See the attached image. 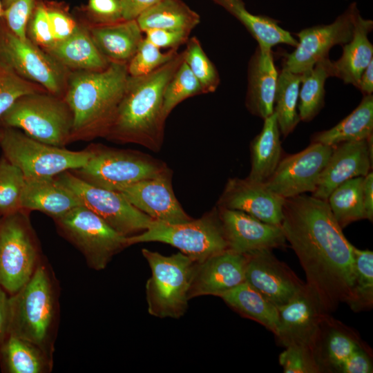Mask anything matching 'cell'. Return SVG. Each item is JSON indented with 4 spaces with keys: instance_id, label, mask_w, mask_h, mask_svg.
<instances>
[{
    "instance_id": "cell-1",
    "label": "cell",
    "mask_w": 373,
    "mask_h": 373,
    "mask_svg": "<svg viewBox=\"0 0 373 373\" xmlns=\"http://www.w3.org/2000/svg\"><path fill=\"white\" fill-rule=\"evenodd\" d=\"M280 227L323 310L331 312L347 303L354 281V246L327 200L305 193L285 198Z\"/></svg>"
},
{
    "instance_id": "cell-2",
    "label": "cell",
    "mask_w": 373,
    "mask_h": 373,
    "mask_svg": "<svg viewBox=\"0 0 373 373\" xmlns=\"http://www.w3.org/2000/svg\"><path fill=\"white\" fill-rule=\"evenodd\" d=\"M184 61V50L152 73L128 76L124 93L105 136L119 144H136L158 151L163 143L162 113L166 84Z\"/></svg>"
},
{
    "instance_id": "cell-3",
    "label": "cell",
    "mask_w": 373,
    "mask_h": 373,
    "mask_svg": "<svg viewBox=\"0 0 373 373\" xmlns=\"http://www.w3.org/2000/svg\"><path fill=\"white\" fill-rule=\"evenodd\" d=\"M127 64L109 62L101 70H78L70 78L64 100L73 115L71 142L105 137L128 78Z\"/></svg>"
},
{
    "instance_id": "cell-4",
    "label": "cell",
    "mask_w": 373,
    "mask_h": 373,
    "mask_svg": "<svg viewBox=\"0 0 373 373\" xmlns=\"http://www.w3.org/2000/svg\"><path fill=\"white\" fill-rule=\"evenodd\" d=\"M9 334L30 341L52 355L58 317V288L45 261L30 278L10 295Z\"/></svg>"
},
{
    "instance_id": "cell-5",
    "label": "cell",
    "mask_w": 373,
    "mask_h": 373,
    "mask_svg": "<svg viewBox=\"0 0 373 373\" xmlns=\"http://www.w3.org/2000/svg\"><path fill=\"white\" fill-rule=\"evenodd\" d=\"M0 121L49 145L64 147L71 142L73 113L64 99L52 94L38 91L21 96Z\"/></svg>"
},
{
    "instance_id": "cell-6",
    "label": "cell",
    "mask_w": 373,
    "mask_h": 373,
    "mask_svg": "<svg viewBox=\"0 0 373 373\" xmlns=\"http://www.w3.org/2000/svg\"><path fill=\"white\" fill-rule=\"evenodd\" d=\"M142 253L151 270L146 284L149 313L161 318H180L187 309L196 262L182 252L166 256L143 249Z\"/></svg>"
},
{
    "instance_id": "cell-7",
    "label": "cell",
    "mask_w": 373,
    "mask_h": 373,
    "mask_svg": "<svg viewBox=\"0 0 373 373\" xmlns=\"http://www.w3.org/2000/svg\"><path fill=\"white\" fill-rule=\"evenodd\" d=\"M88 148L91 156L87 163L70 171L97 187L118 191L137 182L170 172L163 162L138 151L95 144Z\"/></svg>"
},
{
    "instance_id": "cell-8",
    "label": "cell",
    "mask_w": 373,
    "mask_h": 373,
    "mask_svg": "<svg viewBox=\"0 0 373 373\" xmlns=\"http://www.w3.org/2000/svg\"><path fill=\"white\" fill-rule=\"evenodd\" d=\"M30 212L20 209L0 218V286L10 295L30 278L42 260Z\"/></svg>"
},
{
    "instance_id": "cell-9",
    "label": "cell",
    "mask_w": 373,
    "mask_h": 373,
    "mask_svg": "<svg viewBox=\"0 0 373 373\" xmlns=\"http://www.w3.org/2000/svg\"><path fill=\"white\" fill-rule=\"evenodd\" d=\"M126 240L128 246L148 242L169 244L196 262L228 249L217 208L200 218L184 222L153 220L147 229Z\"/></svg>"
},
{
    "instance_id": "cell-10",
    "label": "cell",
    "mask_w": 373,
    "mask_h": 373,
    "mask_svg": "<svg viewBox=\"0 0 373 373\" xmlns=\"http://www.w3.org/2000/svg\"><path fill=\"white\" fill-rule=\"evenodd\" d=\"M3 156L18 167L24 178L55 177L84 166L91 156L86 149L74 151L37 141L11 127L0 129Z\"/></svg>"
},
{
    "instance_id": "cell-11",
    "label": "cell",
    "mask_w": 373,
    "mask_h": 373,
    "mask_svg": "<svg viewBox=\"0 0 373 373\" xmlns=\"http://www.w3.org/2000/svg\"><path fill=\"white\" fill-rule=\"evenodd\" d=\"M53 220L60 235L79 249L95 270L104 269L115 254L128 247L126 236L84 205Z\"/></svg>"
},
{
    "instance_id": "cell-12",
    "label": "cell",
    "mask_w": 373,
    "mask_h": 373,
    "mask_svg": "<svg viewBox=\"0 0 373 373\" xmlns=\"http://www.w3.org/2000/svg\"><path fill=\"white\" fill-rule=\"evenodd\" d=\"M55 178L74 192L84 206L126 237L145 231L153 221L118 191L91 185L70 171L62 172Z\"/></svg>"
},
{
    "instance_id": "cell-13",
    "label": "cell",
    "mask_w": 373,
    "mask_h": 373,
    "mask_svg": "<svg viewBox=\"0 0 373 373\" xmlns=\"http://www.w3.org/2000/svg\"><path fill=\"white\" fill-rule=\"evenodd\" d=\"M0 62L3 68L37 83L50 94L58 96L63 90V66L28 38L21 39L10 31L5 32L0 41Z\"/></svg>"
},
{
    "instance_id": "cell-14",
    "label": "cell",
    "mask_w": 373,
    "mask_h": 373,
    "mask_svg": "<svg viewBox=\"0 0 373 373\" xmlns=\"http://www.w3.org/2000/svg\"><path fill=\"white\" fill-rule=\"evenodd\" d=\"M359 12L356 3L353 2L332 23L300 31L297 34L298 44L292 52L286 54L283 68L301 74L328 57L333 46L348 43L352 38L354 21Z\"/></svg>"
},
{
    "instance_id": "cell-15",
    "label": "cell",
    "mask_w": 373,
    "mask_h": 373,
    "mask_svg": "<svg viewBox=\"0 0 373 373\" xmlns=\"http://www.w3.org/2000/svg\"><path fill=\"white\" fill-rule=\"evenodd\" d=\"M333 146L311 143L305 149L282 157L265 185L283 198L313 193Z\"/></svg>"
},
{
    "instance_id": "cell-16",
    "label": "cell",
    "mask_w": 373,
    "mask_h": 373,
    "mask_svg": "<svg viewBox=\"0 0 373 373\" xmlns=\"http://www.w3.org/2000/svg\"><path fill=\"white\" fill-rule=\"evenodd\" d=\"M278 309V326L275 336L281 345L285 347L307 346L315 351L322 325L328 314L306 283Z\"/></svg>"
},
{
    "instance_id": "cell-17",
    "label": "cell",
    "mask_w": 373,
    "mask_h": 373,
    "mask_svg": "<svg viewBox=\"0 0 373 373\" xmlns=\"http://www.w3.org/2000/svg\"><path fill=\"white\" fill-rule=\"evenodd\" d=\"M217 209L228 249L249 255L285 245L280 226L268 224L240 211L220 207Z\"/></svg>"
},
{
    "instance_id": "cell-18",
    "label": "cell",
    "mask_w": 373,
    "mask_h": 373,
    "mask_svg": "<svg viewBox=\"0 0 373 373\" xmlns=\"http://www.w3.org/2000/svg\"><path fill=\"white\" fill-rule=\"evenodd\" d=\"M245 281L278 308L286 304L305 285L269 249L248 255Z\"/></svg>"
},
{
    "instance_id": "cell-19",
    "label": "cell",
    "mask_w": 373,
    "mask_h": 373,
    "mask_svg": "<svg viewBox=\"0 0 373 373\" xmlns=\"http://www.w3.org/2000/svg\"><path fill=\"white\" fill-rule=\"evenodd\" d=\"M171 173L143 180L118 192L135 208L153 220L180 223L191 218L177 200L171 185Z\"/></svg>"
},
{
    "instance_id": "cell-20",
    "label": "cell",
    "mask_w": 373,
    "mask_h": 373,
    "mask_svg": "<svg viewBox=\"0 0 373 373\" xmlns=\"http://www.w3.org/2000/svg\"><path fill=\"white\" fill-rule=\"evenodd\" d=\"M285 198L264 183L247 178H230L218 202V207L245 212L268 224L280 226Z\"/></svg>"
},
{
    "instance_id": "cell-21",
    "label": "cell",
    "mask_w": 373,
    "mask_h": 373,
    "mask_svg": "<svg viewBox=\"0 0 373 373\" xmlns=\"http://www.w3.org/2000/svg\"><path fill=\"white\" fill-rule=\"evenodd\" d=\"M248 255L227 249L201 262H196L189 299L212 295L219 296L245 281Z\"/></svg>"
},
{
    "instance_id": "cell-22",
    "label": "cell",
    "mask_w": 373,
    "mask_h": 373,
    "mask_svg": "<svg viewBox=\"0 0 373 373\" xmlns=\"http://www.w3.org/2000/svg\"><path fill=\"white\" fill-rule=\"evenodd\" d=\"M372 167L367 139L333 146L332 153L312 195L327 200L333 190L341 184L352 178L365 177Z\"/></svg>"
},
{
    "instance_id": "cell-23",
    "label": "cell",
    "mask_w": 373,
    "mask_h": 373,
    "mask_svg": "<svg viewBox=\"0 0 373 373\" xmlns=\"http://www.w3.org/2000/svg\"><path fill=\"white\" fill-rule=\"evenodd\" d=\"M21 208L39 211L52 219L83 205L80 199L55 177L25 178L21 196Z\"/></svg>"
},
{
    "instance_id": "cell-24",
    "label": "cell",
    "mask_w": 373,
    "mask_h": 373,
    "mask_svg": "<svg viewBox=\"0 0 373 373\" xmlns=\"http://www.w3.org/2000/svg\"><path fill=\"white\" fill-rule=\"evenodd\" d=\"M278 77L271 51H262L258 46L248 66L245 104L252 115L265 119L274 113Z\"/></svg>"
},
{
    "instance_id": "cell-25",
    "label": "cell",
    "mask_w": 373,
    "mask_h": 373,
    "mask_svg": "<svg viewBox=\"0 0 373 373\" xmlns=\"http://www.w3.org/2000/svg\"><path fill=\"white\" fill-rule=\"evenodd\" d=\"M136 20L99 24L90 29V35L100 52L109 62L128 64L144 39Z\"/></svg>"
},
{
    "instance_id": "cell-26",
    "label": "cell",
    "mask_w": 373,
    "mask_h": 373,
    "mask_svg": "<svg viewBox=\"0 0 373 373\" xmlns=\"http://www.w3.org/2000/svg\"><path fill=\"white\" fill-rule=\"evenodd\" d=\"M372 29V20L363 18L359 12L354 21L352 39L342 46L341 57L332 61L333 77L358 87L362 73L373 60V46L367 37Z\"/></svg>"
},
{
    "instance_id": "cell-27",
    "label": "cell",
    "mask_w": 373,
    "mask_h": 373,
    "mask_svg": "<svg viewBox=\"0 0 373 373\" xmlns=\"http://www.w3.org/2000/svg\"><path fill=\"white\" fill-rule=\"evenodd\" d=\"M235 17L247 28L262 51H271L277 44L296 47L298 41L278 25V21L264 15L249 12L242 0H212Z\"/></svg>"
},
{
    "instance_id": "cell-28",
    "label": "cell",
    "mask_w": 373,
    "mask_h": 373,
    "mask_svg": "<svg viewBox=\"0 0 373 373\" xmlns=\"http://www.w3.org/2000/svg\"><path fill=\"white\" fill-rule=\"evenodd\" d=\"M46 50L63 66L78 70H101L109 64L90 34L79 26L70 37Z\"/></svg>"
},
{
    "instance_id": "cell-29",
    "label": "cell",
    "mask_w": 373,
    "mask_h": 373,
    "mask_svg": "<svg viewBox=\"0 0 373 373\" xmlns=\"http://www.w3.org/2000/svg\"><path fill=\"white\" fill-rule=\"evenodd\" d=\"M280 132L274 113L264 119L262 128L250 144L251 166L248 179L265 183L282 158Z\"/></svg>"
},
{
    "instance_id": "cell-30",
    "label": "cell",
    "mask_w": 373,
    "mask_h": 373,
    "mask_svg": "<svg viewBox=\"0 0 373 373\" xmlns=\"http://www.w3.org/2000/svg\"><path fill=\"white\" fill-rule=\"evenodd\" d=\"M1 370L7 373H46L52 367V355L37 345L9 334L0 345Z\"/></svg>"
},
{
    "instance_id": "cell-31",
    "label": "cell",
    "mask_w": 373,
    "mask_h": 373,
    "mask_svg": "<svg viewBox=\"0 0 373 373\" xmlns=\"http://www.w3.org/2000/svg\"><path fill=\"white\" fill-rule=\"evenodd\" d=\"M373 133V96L364 95L358 106L334 127L315 133L312 143L335 146L366 140Z\"/></svg>"
},
{
    "instance_id": "cell-32",
    "label": "cell",
    "mask_w": 373,
    "mask_h": 373,
    "mask_svg": "<svg viewBox=\"0 0 373 373\" xmlns=\"http://www.w3.org/2000/svg\"><path fill=\"white\" fill-rule=\"evenodd\" d=\"M220 297L241 316L261 324L274 334L278 326V309L258 290L244 281Z\"/></svg>"
},
{
    "instance_id": "cell-33",
    "label": "cell",
    "mask_w": 373,
    "mask_h": 373,
    "mask_svg": "<svg viewBox=\"0 0 373 373\" xmlns=\"http://www.w3.org/2000/svg\"><path fill=\"white\" fill-rule=\"evenodd\" d=\"M363 346L354 333L333 323L327 316L321 327L316 346V355L323 370L326 367L338 372L343 363L356 350Z\"/></svg>"
},
{
    "instance_id": "cell-34",
    "label": "cell",
    "mask_w": 373,
    "mask_h": 373,
    "mask_svg": "<svg viewBox=\"0 0 373 373\" xmlns=\"http://www.w3.org/2000/svg\"><path fill=\"white\" fill-rule=\"evenodd\" d=\"M136 21L142 32L148 29L191 32L199 24L200 17L182 0H160L142 13Z\"/></svg>"
},
{
    "instance_id": "cell-35",
    "label": "cell",
    "mask_w": 373,
    "mask_h": 373,
    "mask_svg": "<svg viewBox=\"0 0 373 373\" xmlns=\"http://www.w3.org/2000/svg\"><path fill=\"white\" fill-rule=\"evenodd\" d=\"M301 74L298 112L300 120L308 122L319 113L324 106L325 83L328 77H333L332 61L326 57Z\"/></svg>"
},
{
    "instance_id": "cell-36",
    "label": "cell",
    "mask_w": 373,
    "mask_h": 373,
    "mask_svg": "<svg viewBox=\"0 0 373 373\" xmlns=\"http://www.w3.org/2000/svg\"><path fill=\"white\" fill-rule=\"evenodd\" d=\"M301 79L302 74L294 73L283 68L278 77L274 113L280 134L284 137L292 133L300 121L298 102Z\"/></svg>"
},
{
    "instance_id": "cell-37",
    "label": "cell",
    "mask_w": 373,
    "mask_h": 373,
    "mask_svg": "<svg viewBox=\"0 0 373 373\" xmlns=\"http://www.w3.org/2000/svg\"><path fill=\"white\" fill-rule=\"evenodd\" d=\"M363 177L350 179L330 193L327 202L339 226L343 229L350 223L365 219L362 199Z\"/></svg>"
},
{
    "instance_id": "cell-38",
    "label": "cell",
    "mask_w": 373,
    "mask_h": 373,
    "mask_svg": "<svg viewBox=\"0 0 373 373\" xmlns=\"http://www.w3.org/2000/svg\"><path fill=\"white\" fill-rule=\"evenodd\" d=\"M354 281L352 294L347 303L355 312L372 307L373 304V253L353 248Z\"/></svg>"
},
{
    "instance_id": "cell-39",
    "label": "cell",
    "mask_w": 373,
    "mask_h": 373,
    "mask_svg": "<svg viewBox=\"0 0 373 373\" xmlns=\"http://www.w3.org/2000/svg\"><path fill=\"white\" fill-rule=\"evenodd\" d=\"M184 50V61L199 82L203 93H213L220 84L216 68L207 56L199 40L191 37Z\"/></svg>"
},
{
    "instance_id": "cell-40",
    "label": "cell",
    "mask_w": 373,
    "mask_h": 373,
    "mask_svg": "<svg viewBox=\"0 0 373 373\" xmlns=\"http://www.w3.org/2000/svg\"><path fill=\"white\" fill-rule=\"evenodd\" d=\"M203 93L202 88L187 64L183 61L166 86L162 113L165 119L181 102Z\"/></svg>"
},
{
    "instance_id": "cell-41",
    "label": "cell",
    "mask_w": 373,
    "mask_h": 373,
    "mask_svg": "<svg viewBox=\"0 0 373 373\" xmlns=\"http://www.w3.org/2000/svg\"><path fill=\"white\" fill-rule=\"evenodd\" d=\"M25 183L21 171L3 155L0 158V213L1 216L21 208V196Z\"/></svg>"
},
{
    "instance_id": "cell-42",
    "label": "cell",
    "mask_w": 373,
    "mask_h": 373,
    "mask_svg": "<svg viewBox=\"0 0 373 373\" xmlns=\"http://www.w3.org/2000/svg\"><path fill=\"white\" fill-rule=\"evenodd\" d=\"M177 50L170 49L163 52L144 37L137 52L127 64L128 75L136 77L152 73L172 59L178 53Z\"/></svg>"
},
{
    "instance_id": "cell-43",
    "label": "cell",
    "mask_w": 373,
    "mask_h": 373,
    "mask_svg": "<svg viewBox=\"0 0 373 373\" xmlns=\"http://www.w3.org/2000/svg\"><path fill=\"white\" fill-rule=\"evenodd\" d=\"M279 356L285 373H318L323 370L315 351L307 346L290 345Z\"/></svg>"
},
{
    "instance_id": "cell-44",
    "label": "cell",
    "mask_w": 373,
    "mask_h": 373,
    "mask_svg": "<svg viewBox=\"0 0 373 373\" xmlns=\"http://www.w3.org/2000/svg\"><path fill=\"white\" fill-rule=\"evenodd\" d=\"M35 92L38 90L30 82L10 70H0V117L19 97Z\"/></svg>"
},
{
    "instance_id": "cell-45",
    "label": "cell",
    "mask_w": 373,
    "mask_h": 373,
    "mask_svg": "<svg viewBox=\"0 0 373 373\" xmlns=\"http://www.w3.org/2000/svg\"><path fill=\"white\" fill-rule=\"evenodd\" d=\"M35 0H15L1 14L15 35L21 39H27L26 27L35 7Z\"/></svg>"
},
{
    "instance_id": "cell-46",
    "label": "cell",
    "mask_w": 373,
    "mask_h": 373,
    "mask_svg": "<svg viewBox=\"0 0 373 373\" xmlns=\"http://www.w3.org/2000/svg\"><path fill=\"white\" fill-rule=\"evenodd\" d=\"M30 28L35 44L48 49L56 42L51 30L48 10L43 4H39L34 11Z\"/></svg>"
},
{
    "instance_id": "cell-47",
    "label": "cell",
    "mask_w": 373,
    "mask_h": 373,
    "mask_svg": "<svg viewBox=\"0 0 373 373\" xmlns=\"http://www.w3.org/2000/svg\"><path fill=\"white\" fill-rule=\"evenodd\" d=\"M88 10L97 25L123 19L119 0H88Z\"/></svg>"
},
{
    "instance_id": "cell-48",
    "label": "cell",
    "mask_w": 373,
    "mask_h": 373,
    "mask_svg": "<svg viewBox=\"0 0 373 373\" xmlns=\"http://www.w3.org/2000/svg\"><path fill=\"white\" fill-rule=\"evenodd\" d=\"M145 38L159 48L178 49L187 42L191 32L181 30L148 29L144 30Z\"/></svg>"
},
{
    "instance_id": "cell-49",
    "label": "cell",
    "mask_w": 373,
    "mask_h": 373,
    "mask_svg": "<svg viewBox=\"0 0 373 373\" xmlns=\"http://www.w3.org/2000/svg\"><path fill=\"white\" fill-rule=\"evenodd\" d=\"M51 30L56 42L64 41L77 30L79 26L68 15L59 10H48Z\"/></svg>"
},
{
    "instance_id": "cell-50",
    "label": "cell",
    "mask_w": 373,
    "mask_h": 373,
    "mask_svg": "<svg viewBox=\"0 0 373 373\" xmlns=\"http://www.w3.org/2000/svg\"><path fill=\"white\" fill-rule=\"evenodd\" d=\"M338 372L343 373H370L372 364L370 353L361 346L356 350L341 365Z\"/></svg>"
},
{
    "instance_id": "cell-51",
    "label": "cell",
    "mask_w": 373,
    "mask_h": 373,
    "mask_svg": "<svg viewBox=\"0 0 373 373\" xmlns=\"http://www.w3.org/2000/svg\"><path fill=\"white\" fill-rule=\"evenodd\" d=\"M160 0H119L122 19L136 20L144 11L156 4Z\"/></svg>"
},
{
    "instance_id": "cell-52",
    "label": "cell",
    "mask_w": 373,
    "mask_h": 373,
    "mask_svg": "<svg viewBox=\"0 0 373 373\" xmlns=\"http://www.w3.org/2000/svg\"><path fill=\"white\" fill-rule=\"evenodd\" d=\"M10 323V294L0 286V345L9 335Z\"/></svg>"
},
{
    "instance_id": "cell-53",
    "label": "cell",
    "mask_w": 373,
    "mask_h": 373,
    "mask_svg": "<svg viewBox=\"0 0 373 373\" xmlns=\"http://www.w3.org/2000/svg\"><path fill=\"white\" fill-rule=\"evenodd\" d=\"M362 199L365 219H373V173L370 171L363 177L362 186Z\"/></svg>"
},
{
    "instance_id": "cell-54",
    "label": "cell",
    "mask_w": 373,
    "mask_h": 373,
    "mask_svg": "<svg viewBox=\"0 0 373 373\" xmlns=\"http://www.w3.org/2000/svg\"><path fill=\"white\" fill-rule=\"evenodd\" d=\"M364 95L373 92V60L362 73L357 87Z\"/></svg>"
},
{
    "instance_id": "cell-55",
    "label": "cell",
    "mask_w": 373,
    "mask_h": 373,
    "mask_svg": "<svg viewBox=\"0 0 373 373\" xmlns=\"http://www.w3.org/2000/svg\"><path fill=\"white\" fill-rule=\"evenodd\" d=\"M15 0H2L1 3L4 8H7L10 4H11Z\"/></svg>"
},
{
    "instance_id": "cell-56",
    "label": "cell",
    "mask_w": 373,
    "mask_h": 373,
    "mask_svg": "<svg viewBox=\"0 0 373 373\" xmlns=\"http://www.w3.org/2000/svg\"><path fill=\"white\" fill-rule=\"evenodd\" d=\"M1 7H2V6H1V0H0V15H1V12H2V11H1Z\"/></svg>"
},
{
    "instance_id": "cell-57",
    "label": "cell",
    "mask_w": 373,
    "mask_h": 373,
    "mask_svg": "<svg viewBox=\"0 0 373 373\" xmlns=\"http://www.w3.org/2000/svg\"><path fill=\"white\" fill-rule=\"evenodd\" d=\"M1 214L0 213V218H1Z\"/></svg>"
}]
</instances>
